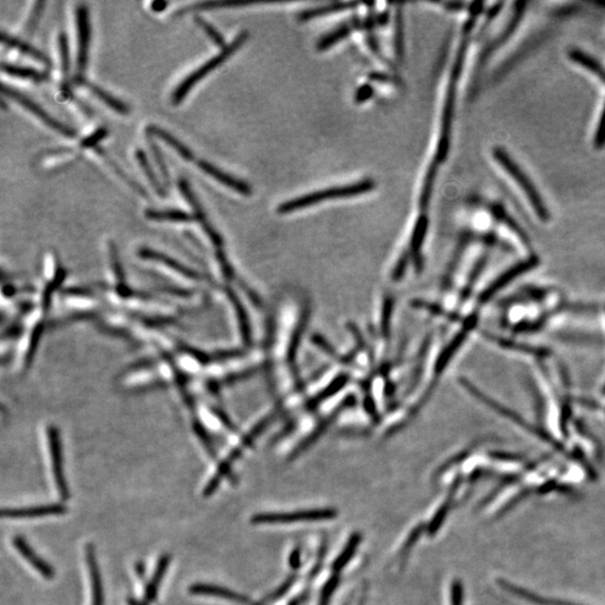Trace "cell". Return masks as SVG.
I'll return each mask as SVG.
<instances>
[{"mask_svg": "<svg viewBox=\"0 0 605 605\" xmlns=\"http://www.w3.org/2000/svg\"><path fill=\"white\" fill-rule=\"evenodd\" d=\"M427 228H428V218L425 213H423L416 221L414 231H413L412 242H410V250H412L413 258L415 259V265L417 267L418 272L423 267L421 250L424 240L426 237Z\"/></svg>", "mask_w": 605, "mask_h": 605, "instance_id": "obj_16", "label": "cell"}, {"mask_svg": "<svg viewBox=\"0 0 605 605\" xmlns=\"http://www.w3.org/2000/svg\"><path fill=\"white\" fill-rule=\"evenodd\" d=\"M462 584L455 581L452 585V605H462Z\"/></svg>", "mask_w": 605, "mask_h": 605, "instance_id": "obj_38", "label": "cell"}, {"mask_svg": "<svg viewBox=\"0 0 605 605\" xmlns=\"http://www.w3.org/2000/svg\"><path fill=\"white\" fill-rule=\"evenodd\" d=\"M136 572H137L138 576L143 579V575H145V566H143V563H138L137 566H136Z\"/></svg>", "mask_w": 605, "mask_h": 605, "instance_id": "obj_42", "label": "cell"}, {"mask_svg": "<svg viewBox=\"0 0 605 605\" xmlns=\"http://www.w3.org/2000/svg\"><path fill=\"white\" fill-rule=\"evenodd\" d=\"M493 156L501 167H504L506 173L510 177H513L515 183L518 185L519 188H522V191L527 197L528 201L530 202L531 208L536 212L537 217L544 221L548 220V210L546 209L539 192L537 191L534 183L531 182L527 174L522 170V167H519L516 161H513V158H510L507 152L501 148H495Z\"/></svg>", "mask_w": 605, "mask_h": 605, "instance_id": "obj_4", "label": "cell"}, {"mask_svg": "<svg viewBox=\"0 0 605 605\" xmlns=\"http://www.w3.org/2000/svg\"><path fill=\"white\" fill-rule=\"evenodd\" d=\"M170 559H172V557H170V555H163V556L159 558L157 566H156L155 573H154V575H152L150 581L148 582L146 590H145V597H143V601H145L147 604H148V603L154 602L156 597H157L158 588H159V585H161V581L164 579L167 568H168V565H170Z\"/></svg>", "mask_w": 605, "mask_h": 605, "instance_id": "obj_18", "label": "cell"}, {"mask_svg": "<svg viewBox=\"0 0 605 605\" xmlns=\"http://www.w3.org/2000/svg\"><path fill=\"white\" fill-rule=\"evenodd\" d=\"M14 546L18 552L21 553V556L26 559L32 566L35 568L44 579H51L54 577V571L46 562L43 561L39 555L34 552L33 548L30 547V544L25 542L21 537H15L14 538Z\"/></svg>", "mask_w": 605, "mask_h": 605, "instance_id": "obj_12", "label": "cell"}, {"mask_svg": "<svg viewBox=\"0 0 605 605\" xmlns=\"http://www.w3.org/2000/svg\"><path fill=\"white\" fill-rule=\"evenodd\" d=\"M197 165H199V167L204 173L211 176L213 179H217L218 182H220L221 184L226 185V186L231 188L233 191L238 192L239 194H242V195H250L252 193L250 185L246 183L245 181H241V179L235 177V176L226 173V172L221 170L218 167L212 165L209 161L200 159V161H197Z\"/></svg>", "mask_w": 605, "mask_h": 605, "instance_id": "obj_10", "label": "cell"}, {"mask_svg": "<svg viewBox=\"0 0 605 605\" xmlns=\"http://www.w3.org/2000/svg\"><path fill=\"white\" fill-rule=\"evenodd\" d=\"M66 506L62 504H48L37 507L18 508V509L3 510V518L23 519L37 518V517L59 516L66 513Z\"/></svg>", "mask_w": 605, "mask_h": 605, "instance_id": "obj_11", "label": "cell"}, {"mask_svg": "<svg viewBox=\"0 0 605 605\" xmlns=\"http://www.w3.org/2000/svg\"><path fill=\"white\" fill-rule=\"evenodd\" d=\"M190 592L195 595H208V597H221V599H227L231 602L240 603V604H247L249 603L248 597H244L241 594L232 592L228 588H221V586H215V585L210 584H195L192 585L190 588Z\"/></svg>", "mask_w": 605, "mask_h": 605, "instance_id": "obj_14", "label": "cell"}, {"mask_svg": "<svg viewBox=\"0 0 605 605\" xmlns=\"http://www.w3.org/2000/svg\"><path fill=\"white\" fill-rule=\"evenodd\" d=\"M571 57H572L573 60H575L576 62L579 63L582 66H584L586 69L591 70L599 78L605 79L604 70L593 59H591L588 55H585L584 53H579V52H572Z\"/></svg>", "mask_w": 605, "mask_h": 605, "instance_id": "obj_30", "label": "cell"}, {"mask_svg": "<svg viewBox=\"0 0 605 605\" xmlns=\"http://www.w3.org/2000/svg\"><path fill=\"white\" fill-rule=\"evenodd\" d=\"M194 21H195V23H197V24L199 25V26H200L201 28L208 34V35H209L210 39H211L215 44L219 45L221 48H226V46H224L226 42H224V36L221 35L220 32L215 30V27L212 26L209 21L203 19L200 16H195V17H194Z\"/></svg>", "mask_w": 605, "mask_h": 605, "instance_id": "obj_31", "label": "cell"}, {"mask_svg": "<svg viewBox=\"0 0 605 605\" xmlns=\"http://www.w3.org/2000/svg\"><path fill=\"white\" fill-rule=\"evenodd\" d=\"M129 605H147V603L145 601H139V599H128Z\"/></svg>", "mask_w": 605, "mask_h": 605, "instance_id": "obj_43", "label": "cell"}, {"mask_svg": "<svg viewBox=\"0 0 605 605\" xmlns=\"http://www.w3.org/2000/svg\"><path fill=\"white\" fill-rule=\"evenodd\" d=\"M107 136L108 129L106 127H100V128L95 130L92 134L83 138L81 141L80 146L83 147V148H96L97 143H100L102 139H105Z\"/></svg>", "mask_w": 605, "mask_h": 605, "instance_id": "obj_32", "label": "cell"}, {"mask_svg": "<svg viewBox=\"0 0 605 605\" xmlns=\"http://www.w3.org/2000/svg\"><path fill=\"white\" fill-rule=\"evenodd\" d=\"M77 33H78V53H77V77L84 78L83 73L88 64V53L90 44V25L88 8L84 3H80L75 10Z\"/></svg>", "mask_w": 605, "mask_h": 605, "instance_id": "obj_7", "label": "cell"}, {"mask_svg": "<svg viewBox=\"0 0 605 605\" xmlns=\"http://www.w3.org/2000/svg\"><path fill=\"white\" fill-rule=\"evenodd\" d=\"M388 19H389V12H382V14H380L378 17H377L376 21L378 24L385 25L386 23H387Z\"/></svg>", "mask_w": 605, "mask_h": 605, "instance_id": "obj_41", "label": "cell"}, {"mask_svg": "<svg viewBox=\"0 0 605 605\" xmlns=\"http://www.w3.org/2000/svg\"><path fill=\"white\" fill-rule=\"evenodd\" d=\"M359 540H360V538H358V537H353V538H352L349 545L346 546V549L343 551L342 555H341L339 559H337V561L335 562V564H334V568H335V570H341V568L346 565V562L349 561L352 555L355 553V547L358 545Z\"/></svg>", "mask_w": 605, "mask_h": 605, "instance_id": "obj_35", "label": "cell"}, {"mask_svg": "<svg viewBox=\"0 0 605 605\" xmlns=\"http://www.w3.org/2000/svg\"><path fill=\"white\" fill-rule=\"evenodd\" d=\"M437 167L439 165L435 164L433 161L432 164L428 167L425 181H424L423 190H421V197H419V209H427V206L430 204V197H432L433 188H434V183H435L436 173H437Z\"/></svg>", "mask_w": 605, "mask_h": 605, "instance_id": "obj_26", "label": "cell"}, {"mask_svg": "<svg viewBox=\"0 0 605 605\" xmlns=\"http://www.w3.org/2000/svg\"><path fill=\"white\" fill-rule=\"evenodd\" d=\"M136 158H137L138 163L141 165V170H143V173L146 175L148 181H150V183L152 184L154 190H155L156 193H157L158 195H161V197H165V195H166V192H165L163 185H161V182L158 181L155 172L152 170V165H150V161H148V158H147L146 152H143V150H138L137 152H136Z\"/></svg>", "mask_w": 605, "mask_h": 605, "instance_id": "obj_25", "label": "cell"}, {"mask_svg": "<svg viewBox=\"0 0 605 605\" xmlns=\"http://www.w3.org/2000/svg\"><path fill=\"white\" fill-rule=\"evenodd\" d=\"M179 188L181 193L183 194V197H185V200L188 201V202L191 204L192 209H193L194 212V218L197 219V220L200 222L203 230H204V232L208 235V237H209L213 246L218 248L219 250H220L222 246H224V239H222V237L219 235L218 231H217L215 228L212 227L210 221L206 218V213H204V210H203L201 203L197 200V197L194 195L193 191H192L191 186L188 184V181L184 179H179Z\"/></svg>", "mask_w": 605, "mask_h": 605, "instance_id": "obj_8", "label": "cell"}, {"mask_svg": "<svg viewBox=\"0 0 605 605\" xmlns=\"http://www.w3.org/2000/svg\"><path fill=\"white\" fill-rule=\"evenodd\" d=\"M605 143V108L604 111H603L602 119H601V123H599V129H597V146H602Z\"/></svg>", "mask_w": 605, "mask_h": 605, "instance_id": "obj_39", "label": "cell"}, {"mask_svg": "<svg viewBox=\"0 0 605 605\" xmlns=\"http://www.w3.org/2000/svg\"><path fill=\"white\" fill-rule=\"evenodd\" d=\"M88 567L92 582V605H103V588H102L101 576L97 564L96 553L92 544H88L86 548Z\"/></svg>", "mask_w": 605, "mask_h": 605, "instance_id": "obj_13", "label": "cell"}, {"mask_svg": "<svg viewBox=\"0 0 605 605\" xmlns=\"http://www.w3.org/2000/svg\"><path fill=\"white\" fill-rule=\"evenodd\" d=\"M373 95V88L370 84H364L362 87L359 88L358 91L355 93V102L357 103H364V102L369 100Z\"/></svg>", "mask_w": 605, "mask_h": 605, "instance_id": "obj_37", "label": "cell"}, {"mask_svg": "<svg viewBox=\"0 0 605 605\" xmlns=\"http://www.w3.org/2000/svg\"><path fill=\"white\" fill-rule=\"evenodd\" d=\"M471 30V21H468L464 26V37L459 46V52L456 55L453 69L450 73V84H448V93L445 98L443 115H442L441 137H439L437 148H436L434 163L442 164L448 157L450 150V132H452V121H453L454 105H455L456 84L459 82V75L462 72L463 62H464L465 54L468 51V33Z\"/></svg>", "mask_w": 605, "mask_h": 605, "instance_id": "obj_1", "label": "cell"}, {"mask_svg": "<svg viewBox=\"0 0 605 605\" xmlns=\"http://www.w3.org/2000/svg\"><path fill=\"white\" fill-rule=\"evenodd\" d=\"M375 188H376V183L371 179H366L361 182L342 185V186H334V188H328L326 190L305 194V195L296 197L292 200L281 203V206L277 208V212L281 215H286L290 212L306 209L310 206L325 202V201L346 199V197H357L361 194L369 193V192L373 191Z\"/></svg>", "mask_w": 605, "mask_h": 605, "instance_id": "obj_2", "label": "cell"}, {"mask_svg": "<svg viewBox=\"0 0 605 605\" xmlns=\"http://www.w3.org/2000/svg\"><path fill=\"white\" fill-rule=\"evenodd\" d=\"M146 132L150 136H155V137L163 139L168 146L172 147L173 150L179 152V155L182 156L186 161H192L193 159L194 156L192 150L188 147L185 146L184 143H181L177 138L174 137L173 135L167 132L164 129L159 128V127L155 125H150L147 127Z\"/></svg>", "mask_w": 605, "mask_h": 605, "instance_id": "obj_20", "label": "cell"}, {"mask_svg": "<svg viewBox=\"0 0 605 605\" xmlns=\"http://www.w3.org/2000/svg\"><path fill=\"white\" fill-rule=\"evenodd\" d=\"M75 83L86 86L95 96L98 97L102 102H105L106 105L109 106L112 110L116 111L118 114H128V106L126 105L125 102L121 101L119 99H117L116 97L111 96L110 93H108L102 88L98 87L96 84L91 83V82L86 80L84 78H75Z\"/></svg>", "mask_w": 605, "mask_h": 605, "instance_id": "obj_17", "label": "cell"}, {"mask_svg": "<svg viewBox=\"0 0 605 605\" xmlns=\"http://www.w3.org/2000/svg\"><path fill=\"white\" fill-rule=\"evenodd\" d=\"M358 6L357 3H333L324 5V6L315 7V8L306 9L299 14V21H308L316 17H321L333 12H344L348 9L355 8Z\"/></svg>", "mask_w": 605, "mask_h": 605, "instance_id": "obj_21", "label": "cell"}, {"mask_svg": "<svg viewBox=\"0 0 605 605\" xmlns=\"http://www.w3.org/2000/svg\"><path fill=\"white\" fill-rule=\"evenodd\" d=\"M1 42H3V44L8 45L10 48H17L18 51L26 54L28 57H33L35 60L43 63L44 66H48V68L52 66L51 60L48 59V55H45L43 52L39 51L37 48H33L32 45L28 44L27 42H24V41H21V39H16L14 36L8 35V34L3 32V33H1Z\"/></svg>", "mask_w": 605, "mask_h": 605, "instance_id": "obj_19", "label": "cell"}, {"mask_svg": "<svg viewBox=\"0 0 605 605\" xmlns=\"http://www.w3.org/2000/svg\"><path fill=\"white\" fill-rule=\"evenodd\" d=\"M251 5L250 3H236V1H203V3H193L191 6L185 7L182 10L176 12V15H183L188 10H211L215 8H224V7H239Z\"/></svg>", "mask_w": 605, "mask_h": 605, "instance_id": "obj_29", "label": "cell"}, {"mask_svg": "<svg viewBox=\"0 0 605 605\" xmlns=\"http://www.w3.org/2000/svg\"><path fill=\"white\" fill-rule=\"evenodd\" d=\"M146 218L155 221H176V222H188L193 221L194 215H190L182 210H147Z\"/></svg>", "mask_w": 605, "mask_h": 605, "instance_id": "obj_24", "label": "cell"}, {"mask_svg": "<svg viewBox=\"0 0 605 605\" xmlns=\"http://www.w3.org/2000/svg\"><path fill=\"white\" fill-rule=\"evenodd\" d=\"M1 91H3V95H6L9 98H12L14 101L21 103L23 107H25V109L30 111V112L35 115L39 119L42 120L43 123H46L48 127H51L52 129L57 130V132H60L63 136L69 138L77 137V132H75V129L70 128L69 126L60 123L59 120L53 118L51 115L48 114L41 106L37 105V103L34 102L32 99L24 96L23 93L19 92L17 90L14 89V88L12 87L3 86V87H1Z\"/></svg>", "mask_w": 605, "mask_h": 605, "instance_id": "obj_5", "label": "cell"}, {"mask_svg": "<svg viewBox=\"0 0 605 605\" xmlns=\"http://www.w3.org/2000/svg\"><path fill=\"white\" fill-rule=\"evenodd\" d=\"M337 516L334 510H308L294 513H261L251 519L252 524H294V522H319Z\"/></svg>", "mask_w": 605, "mask_h": 605, "instance_id": "obj_6", "label": "cell"}, {"mask_svg": "<svg viewBox=\"0 0 605 605\" xmlns=\"http://www.w3.org/2000/svg\"><path fill=\"white\" fill-rule=\"evenodd\" d=\"M1 70L7 75L17 77V78L30 79L34 82H43L48 79V75L44 72L32 69V68H26V66H14V64H9L6 62H3L1 64Z\"/></svg>", "mask_w": 605, "mask_h": 605, "instance_id": "obj_23", "label": "cell"}, {"mask_svg": "<svg viewBox=\"0 0 605 605\" xmlns=\"http://www.w3.org/2000/svg\"><path fill=\"white\" fill-rule=\"evenodd\" d=\"M97 152H98L99 155L102 156V157L105 158L106 161H107L108 164L110 165L111 168L116 172L118 175H119L120 179H123L127 184L130 186V188H134L135 191L137 192V193L141 194V195H145L147 197V193L145 190H143V186H141L139 183L136 182L135 179H132V177H129L127 174L123 172L121 168H120L119 165L117 164L116 161L114 159H111L110 156L108 155L107 152L105 150H102L101 147H96L95 148Z\"/></svg>", "mask_w": 605, "mask_h": 605, "instance_id": "obj_27", "label": "cell"}, {"mask_svg": "<svg viewBox=\"0 0 605 605\" xmlns=\"http://www.w3.org/2000/svg\"><path fill=\"white\" fill-rule=\"evenodd\" d=\"M59 52H60L61 69H62V93L66 98L71 97L68 87V77L70 72V54L69 42L66 33H60L59 35Z\"/></svg>", "mask_w": 605, "mask_h": 605, "instance_id": "obj_22", "label": "cell"}, {"mask_svg": "<svg viewBox=\"0 0 605 605\" xmlns=\"http://www.w3.org/2000/svg\"><path fill=\"white\" fill-rule=\"evenodd\" d=\"M395 48L397 57L403 60L405 55V24H404L403 9H397L396 30H395Z\"/></svg>", "mask_w": 605, "mask_h": 605, "instance_id": "obj_28", "label": "cell"}, {"mask_svg": "<svg viewBox=\"0 0 605 605\" xmlns=\"http://www.w3.org/2000/svg\"><path fill=\"white\" fill-rule=\"evenodd\" d=\"M168 6V3L167 1H161V0H158V1H154L152 3V9L154 12H163L166 9V7Z\"/></svg>", "mask_w": 605, "mask_h": 605, "instance_id": "obj_40", "label": "cell"}, {"mask_svg": "<svg viewBox=\"0 0 605 605\" xmlns=\"http://www.w3.org/2000/svg\"><path fill=\"white\" fill-rule=\"evenodd\" d=\"M48 443H50V454H51L52 468L54 479L57 483V491L63 500L69 499V488L66 484L64 470H63L62 450H61L60 439L55 428L48 430Z\"/></svg>", "mask_w": 605, "mask_h": 605, "instance_id": "obj_9", "label": "cell"}, {"mask_svg": "<svg viewBox=\"0 0 605 605\" xmlns=\"http://www.w3.org/2000/svg\"><path fill=\"white\" fill-rule=\"evenodd\" d=\"M448 511V504H445L442 509L439 510L437 515L434 517L433 519L432 524H430V528H428V531H430V534H434L437 529H439V526L442 525V522L445 519V516H446V513Z\"/></svg>", "mask_w": 605, "mask_h": 605, "instance_id": "obj_36", "label": "cell"}, {"mask_svg": "<svg viewBox=\"0 0 605 605\" xmlns=\"http://www.w3.org/2000/svg\"><path fill=\"white\" fill-rule=\"evenodd\" d=\"M150 148L152 156H154V159H155L156 164H157L158 168H159V172H161V176H163V179L168 184L170 183V173H168V170H167L164 157L161 155V150L158 148L157 145L155 143H152V141H150Z\"/></svg>", "mask_w": 605, "mask_h": 605, "instance_id": "obj_33", "label": "cell"}, {"mask_svg": "<svg viewBox=\"0 0 605 605\" xmlns=\"http://www.w3.org/2000/svg\"><path fill=\"white\" fill-rule=\"evenodd\" d=\"M360 26L364 27V21H361L359 18H353L346 24L341 25L335 30H332L331 33H328V35L323 36L322 39H319V43H317V50L319 51L328 50L334 44L346 39L352 30L355 28H359Z\"/></svg>", "mask_w": 605, "mask_h": 605, "instance_id": "obj_15", "label": "cell"}, {"mask_svg": "<svg viewBox=\"0 0 605 605\" xmlns=\"http://www.w3.org/2000/svg\"><path fill=\"white\" fill-rule=\"evenodd\" d=\"M44 5V1H37L34 5L33 12L30 14V21L27 23L26 30H25V33L27 35L32 36L34 32H35L36 26L39 24V17H41V14H42Z\"/></svg>", "mask_w": 605, "mask_h": 605, "instance_id": "obj_34", "label": "cell"}, {"mask_svg": "<svg viewBox=\"0 0 605 605\" xmlns=\"http://www.w3.org/2000/svg\"><path fill=\"white\" fill-rule=\"evenodd\" d=\"M249 39V32L248 30H242L237 35L236 39H233L230 44L226 45V48H222L220 53L217 54L215 57H211L209 61H206L203 66L199 69L192 72L191 75H188L181 83L174 90L173 96H172V102L174 105H179L183 101L185 96L190 92V90L195 86V84L204 78L206 75H209L212 70L217 69L221 66L224 61L228 60L235 52L238 51L242 45L247 42Z\"/></svg>", "mask_w": 605, "mask_h": 605, "instance_id": "obj_3", "label": "cell"}]
</instances>
